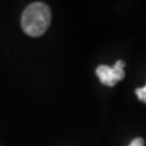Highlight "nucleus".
Here are the masks:
<instances>
[{"label":"nucleus","mask_w":146,"mask_h":146,"mask_svg":"<svg viewBox=\"0 0 146 146\" xmlns=\"http://www.w3.org/2000/svg\"><path fill=\"white\" fill-rule=\"evenodd\" d=\"M22 28L31 37L43 35L51 24V10L43 2H34L22 14Z\"/></svg>","instance_id":"f257e3e1"},{"label":"nucleus","mask_w":146,"mask_h":146,"mask_svg":"<svg viewBox=\"0 0 146 146\" xmlns=\"http://www.w3.org/2000/svg\"><path fill=\"white\" fill-rule=\"evenodd\" d=\"M125 66V63L123 61H117L113 67H110L107 65H100L96 68L95 73L99 77L101 84L107 87H114L118 81L125 78V74L123 68Z\"/></svg>","instance_id":"f03ea898"},{"label":"nucleus","mask_w":146,"mask_h":146,"mask_svg":"<svg viewBox=\"0 0 146 146\" xmlns=\"http://www.w3.org/2000/svg\"><path fill=\"white\" fill-rule=\"evenodd\" d=\"M136 96L139 98L140 101L146 103V86L145 87H142V88H137L135 90Z\"/></svg>","instance_id":"7ed1b4c3"},{"label":"nucleus","mask_w":146,"mask_h":146,"mask_svg":"<svg viewBox=\"0 0 146 146\" xmlns=\"http://www.w3.org/2000/svg\"><path fill=\"white\" fill-rule=\"evenodd\" d=\"M144 144H145V141L142 137H136L131 142L129 146H144Z\"/></svg>","instance_id":"20e7f679"}]
</instances>
